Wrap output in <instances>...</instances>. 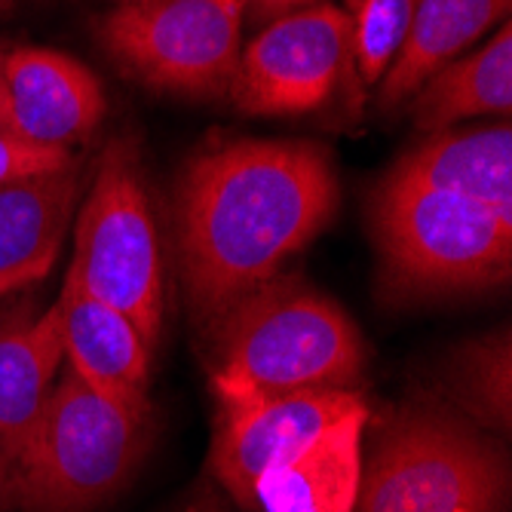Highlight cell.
Masks as SVG:
<instances>
[{"mask_svg": "<svg viewBox=\"0 0 512 512\" xmlns=\"http://www.w3.org/2000/svg\"><path fill=\"white\" fill-rule=\"evenodd\" d=\"M387 178L512 215V129L500 123L436 132L421 148L405 154Z\"/></svg>", "mask_w": 512, "mask_h": 512, "instance_id": "obj_15", "label": "cell"}, {"mask_svg": "<svg viewBox=\"0 0 512 512\" xmlns=\"http://www.w3.org/2000/svg\"><path fill=\"white\" fill-rule=\"evenodd\" d=\"M509 457L451 408L408 402L362 463L350 512H506Z\"/></svg>", "mask_w": 512, "mask_h": 512, "instance_id": "obj_3", "label": "cell"}, {"mask_svg": "<svg viewBox=\"0 0 512 512\" xmlns=\"http://www.w3.org/2000/svg\"><path fill=\"white\" fill-rule=\"evenodd\" d=\"M148 445V408H120L71 365L53 384L13 473L25 512H89L117 494Z\"/></svg>", "mask_w": 512, "mask_h": 512, "instance_id": "obj_4", "label": "cell"}, {"mask_svg": "<svg viewBox=\"0 0 512 512\" xmlns=\"http://www.w3.org/2000/svg\"><path fill=\"white\" fill-rule=\"evenodd\" d=\"M368 417V405L359 402L267 467L255 485L258 512H350L362 482Z\"/></svg>", "mask_w": 512, "mask_h": 512, "instance_id": "obj_13", "label": "cell"}, {"mask_svg": "<svg viewBox=\"0 0 512 512\" xmlns=\"http://www.w3.org/2000/svg\"><path fill=\"white\" fill-rule=\"evenodd\" d=\"M365 402L356 390H298L218 399L209 467L246 512H258L255 485L289 451Z\"/></svg>", "mask_w": 512, "mask_h": 512, "instance_id": "obj_9", "label": "cell"}, {"mask_svg": "<svg viewBox=\"0 0 512 512\" xmlns=\"http://www.w3.org/2000/svg\"><path fill=\"white\" fill-rule=\"evenodd\" d=\"M454 396L485 430L509 433L512 427V344L509 332H491L470 341L454 362Z\"/></svg>", "mask_w": 512, "mask_h": 512, "instance_id": "obj_18", "label": "cell"}, {"mask_svg": "<svg viewBox=\"0 0 512 512\" xmlns=\"http://www.w3.org/2000/svg\"><path fill=\"white\" fill-rule=\"evenodd\" d=\"M74 163V154L68 148H46L25 142V138L0 129V184H10L28 175L53 172Z\"/></svg>", "mask_w": 512, "mask_h": 512, "instance_id": "obj_20", "label": "cell"}, {"mask_svg": "<svg viewBox=\"0 0 512 512\" xmlns=\"http://www.w3.org/2000/svg\"><path fill=\"white\" fill-rule=\"evenodd\" d=\"M7 132L46 148L86 142L105 114V92L86 65L65 53L19 46L4 53Z\"/></svg>", "mask_w": 512, "mask_h": 512, "instance_id": "obj_10", "label": "cell"}, {"mask_svg": "<svg viewBox=\"0 0 512 512\" xmlns=\"http://www.w3.org/2000/svg\"><path fill=\"white\" fill-rule=\"evenodd\" d=\"M350 59L347 13L332 4L301 7L243 46L227 96L255 117L307 114L329 102Z\"/></svg>", "mask_w": 512, "mask_h": 512, "instance_id": "obj_8", "label": "cell"}, {"mask_svg": "<svg viewBox=\"0 0 512 512\" xmlns=\"http://www.w3.org/2000/svg\"><path fill=\"white\" fill-rule=\"evenodd\" d=\"M117 4H145V0H117Z\"/></svg>", "mask_w": 512, "mask_h": 512, "instance_id": "obj_26", "label": "cell"}, {"mask_svg": "<svg viewBox=\"0 0 512 512\" xmlns=\"http://www.w3.org/2000/svg\"><path fill=\"white\" fill-rule=\"evenodd\" d=\"M509 7L512 0H414L408 34L381 77V108L393 111L408 102L460 50L506 22Z\"/></svg>", "mask_w": 512, "mask_h": 512, "instance_id": "obj_16", "label": "cell"}, {"mask_svg": "<svg viewBox=\"0 0 512 512\" xmlns=\"http://www.w3.org/2000/svg\"><path fill=\"white\" fill-rule=\"evenodd\" d=\"M414 0H347L350 56L365 83H378L408 34Z\"/></svg>", "mask_w": 512, "mask_h": 512, "instance_id": "obj_19", "label": "cell"}, {"mask_svg": "<svg viewBox=\"0 0 512 512\" xmlns=\"http://www.w3.org/2000/svg\"><path fill=\"white\" fill-rule=\"evenodd\" d=\"M240 0H145L99 22L105 53L123 74L160 92H227L243 50Z\"/></svg>", "mask_w": 512, "mask_h": 512, "instance_id": "obj_7", "label": "cell"}, {"mask_svg": "<svg viewBox=\"0 0 512 512\" xmlns=\"http://www.w3.org/2000/svg\"><path fill=\"white\" fill-rule=\"evenodd\" d=\"M62 359V316L56 304L40 316L31 313V304L0 316V467L10 482Z\"/></svg>", "mask_w": 512, "mask_h": 512, "instance_id": "obj_14", "label": "cell"}, {"mask_svg": "<svg viewBox=\"0 0 512 512\" xmlns=\"http://www.w3.org/2000/svg\"><path fill=\"white\" fill-rule=\"evenodd\" d=\"M184 512H224V509H221V503H218V500H215L212 494H206L203 500L191 503V506H188V509H184Z\"/></svg>", "mask_w": 512, "mask_h": 512, "instance_id": "obj_23", "label": "cell"}, {"mask_svg": "<svg viewBox=\"0 0 512 512\" xmlns=\"http://www.w3.org/2000/svg\"><path fill=\"white\" fill-rule=\"evenodd\" d=\"M80 289L120 310L154 350L163 332V261L132 135L105 145L74 230L68 267Z\"/></svg>", "mask_w": 512, "mask_h": 512, "instance_id": "obj_6", "label": "cell"}, {"mask_svg": "<svg viewBox=\"0 0 512 512\" xmlns=\"http://www.w3.org/2000/svg\"><path fill=\"white\" fill-rule=\"evenodd\" d=\"M338 203L316 145L230 142L188 163L178 184V264L194 319L209 329L283 270Z\"/></svg>", "mask_w": 512, "mask_h": 512, "instance_id": "obj_1", "label": "cell"}, {"mask_svg": "<svg viewBox=\"0 0 512 512\" xmlns=\"http://www.w3.org/2000/svg\"><path fill=\"white\" fill-rule=\"evenodd\" d=\"M371 230L390 286L454 295L503 286L512 267V215L454 194L384 178Z\"/></svg>", "mask_w": 512, "mask_h": 512, "instance_id": "obj_5", "label": "cell"}, {"mask_svg": "<svg viewBox=\"0 0 512 512\" xmlns=\"http://www.w3.org/2000/svg\"><path fill=\"white\" fill-rule=\"evenodd\" d=\"M83 191L80 163L0 184V298L53 270Z\"/></svg>", "mask_w": 512, "mask_h": 512, "instance_id": "obj_11", "label": "cell"}, {"mask_svg": "<svg viewBox=\"0 0 512 512\" xmlns=\"http://www.w3.org/2000/svg\"><path fill=\"white\" fill-rule=\"evenodd\" d=\"M206 335L215 399L353 390L365 368L356 322L295 276H273L209 325Z\"/></svg>", "mask_w": 512, "mask_h": 512, "instance_id": "obj_2", "label": "cell"}, {"mask_svg": "<svg viewBox=\"0 0 512 512\" xmlns=\"http://www.w3.org/2000/svg\"><path fill=\"white\" fill-rule=\"evenodd\" d=\"M0 497H4V503H7V506H13V503H16L13 482H10V476L4 473V467H0Z\"/></svg>", "mask_w": 512, "mask_h": 512, "instance_id": "obj_24", "label": "cell"}, {"mask_svg": "<svg viewBox=\"0 0 512 512\" xmlns=\"http://www.w3.org/2000/svg\"><path fill=\"white\" fill-rule=\"evenodd\" d=\"M0 129H7V83H4V53H0Z\"/></svg>", "mask_w": 512, "mask_h": 512, "instance_id": "obj_22", "label": "cell"}, {"mask_svg": "<svg viewBox=\"0 0 512 512\" xmlns=\"http://www.w3.org/2000/svg\"><path fill=\"white\" fill-rule=\"evenodd\" d=\"M13 10V0H0V13H10Z\"/></svg>", "mask_w": 512, "mask_h": 512, "instance_id": "obj_25", "label": "cell"}, {"mask_svg": "<svg viewBox=\"0 0 512 512\" xmlns=\"http://www.w3.org/2000/svg\"><path fill=\"white\" fill-rule=\"evenodd\" d=\"M56 307L62 316V350L77 375L120 408H148L154 350L135 325L111 304L83 292L74 276H65Z\"/></svg>", "mask_w": 512, "mask_h": 512, "instance_id": "obj_12", "label": "cell"}, {"mask_svg": "<svg viewBox=\"0 0 512 512\" xmlns=\"http://www.w3.org/2000/svg\"><path fill=\"white\" fill-rule=\"evenodd\" d=\"M243 4V16L252 19H279L286 13H295L301 7H310L313 0H240Z\"/></svg>", "mask_w": 512, "mask_h": 512, "instance_id": "obj_21", "label": "cell"}, {"mask_svg": "<svg viewBox=\"0 0 512 512\" xmlns=\"http://www.w3.org/2000/svg\"><path fill=\"white\" fill-rule=\"evenodd\" d=\"M0 509H7V503H4V497H0Z\"/></svg>", "mask_w": 512, "mask_h": 512, "instance_id": "obj_27", "label": "cell"}, {"mask_svg": "<svg viewBox=\"0 0 512 512\" xmlns=\"http://www.w3.org/2000/svg\"><path fill=\"white\" fill-rule=\"evenodd\" d=\"M512 111V28H503L467 59H454L439 68L411 96L414 129L424 135L445 132L448 126L479 117Z\"/></svg>", "mask_w": 512, "mask_h": 512, "instance_id": "obj_17", "label": "cell"}]
</instances>
